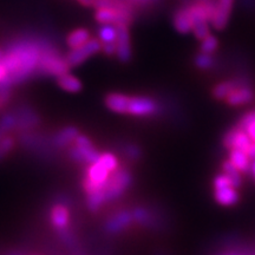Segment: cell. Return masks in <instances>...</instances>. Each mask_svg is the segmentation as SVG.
<instances>
[{
	"instance_id": "obj_5",
	"label": "cell",
	"mask_w": 255,
	"mask_h": 255,
	"mask_svg": "<svg viewBox=\"0 0 255 255\" xmlns=\"http://www.w3.org/2000/svg\"><path fill=\"white\" fill-rule=\"evenodd\" d=\"M126 25H120L117 28V39H116V53L121 62H129L131 58V47H130V36L129 30Z\"/></svg>"
},
{
	"instance_id": "obj_25",
	"label": "cell",
	"mask_w": 255,
	"mask_h": 255,
	"mask_svg": "<svg viewBox=\"0 0 255 255\" xmlns=\"http://www.w3.org/2000/svg\"><path fill=\"white\" fill-rule=\"evenodd\" d=\"M247 154L251 157V159H254L255 158V142L252 141L251 146H250V149H248Z\"/></svg>"
},
{
	"instance_id": "obj_3",
	"label": "cell",
	"mask_w": 255,
	"mask_h": 255,
	"mask_svg": "<svg viewBox=\"0 0 255 255\" xmlns=\"http://www.w3.org/2000/svg\"><path fill=\"white\" fill-rule=\"evenodd\" d=\"M159 111V105L154 98L145 96H129L127 114L135 117H151Z\"/></svg>"
},
{
	"instance_id": "obj_12",
	"label": "cell",
	"mask_w": 255,
	"mask_h": 255,
	"mask_svg": "<svg viewBox=\"0 0 255 255\" xmlns=\"http://www.w3.org/2000/svg\"><path fill=\"white\" fill-rule=\"evenodd\" d=\"M105 105L108 109L116 114H127L129 96L123 94H109L105 97Z\"/></svg>"
},
{
	"instance_id": "obj_13",
	"label": "cell",
	"mask_w": 255,
	"mask_h": 255,
	"mask_svg": "<svg viewBox=\"0 0 255 255\" xmlns=\"http://www.w3.org/2000/svg\"><path fill=\"white\" fill-rule=\"evenodd\" d=\"M174 26L181 33H187L193 28V21H191L189 11L187 8H181L174 15Z\"/></svg>"
},
{
	"instance_id": "obj_27",
	"label": "cell",
	"mask_w": 255,
	"mask_h": 255,
	"mask_svg": "<svg viewBox=\"0 0 255 255\" xmlns=\"http://www.w3.org/2000/svg\"><path fill=\"white\" fill-rule=\"evenodd\" d=\"M227 255H239L238 253H229V254H227Z\"/></svg>"
},
{
	"instance_id": "obj_19",
	"label": "cell",
	"mask_w": 255,
	"mask_h": 255,
	"mask_svg": "<svg viewBox=\"0 0 255 255\" xmlns=\"http://www.w3.org/2000/svg\"><path fill=\"white\" fill-rule=\"evenodd\" d=\"M218 39H216L214 36L208 34V36L202 39V44H201V53L212 55V53H214L216 49H218Z\"/></svg>"
},
{
	"instance_id": "obj_8",
	"label": "cell",
	"mask_w": 255,
	"mask_h": 255,
	"mask_svg": "<svg viewBox=\"0 0 255 255\" xmlns=\"http://www.w3.org/2000/svg\"><path fill=\"white\" fill-rule=\"evenodd\" d=\"M50 220L52 226L58 231H65L66 227L69 225L70 220V214L68 207H65L62 203H58V205H55L51 209L50 214Z\"/></svg>"
},
{
	"instance_id": "obj_10",
	"label": "cell",
	"mask_w": 255,
	"mask_h": 255,
	"mask_svg": "<svg viewBox=\"0 0 255 255\" xmlns=\"http://www.w3.org/2000/svg\"><path fill=\"white\" fill-rule=\"evenodd\" d=\"M214 197L216 202L221 206H234L237 205L240 195H239L237 188L235 187H223L219 189H214Z\"/></svg>"
},
{
	"instance_id": "obj_7",
	"label": "cell",
	"mask_w": 255,
	"mask_h": 255,
	"mask_svg": "<svg viewBox=\"0 0 255 255\" xmlns=\"http://www.w3.org/2000/svg\"><path fill=\"white\" fill-rule=\"evenodd\" d=\"M255 97V94L253 89L251 87H246V85H238L237 88L233 89L229 92V95L226 97V102L227 104L232 105V107H238V105L248 104L253 102Z\"/></svg>"
},
{
	"instance_id": "obj_9",
	"label": "cell",
	"mask_w": 255,
	"mask_h": 255,
	"mask_svg": "<svg viewBox=\"0 0 255 255\" xmlns=\"http://www.w3.org/2000/svg\"><path fill=\"white\" fill-rule=\"evenodd\" d=\"M229 161L241 174H248L251 171L252 159L246 151L241 149H231L229 150Z\"/></svg>"
},
{
	"instance_id": "obj_24",
	"label": "cell",
	"mask_w": 255,
	"mask_h": 255,
	"mask_svg": "<svg viewBox=\"0 0 255 255\" xmlns=\"http://www.w3.org/2000/svg\"><path fill=\"white\" fill-rule=\"evenodd\" d=\"M245 131L248 133V136H250L252 141L255 142V120L246 128V129H245Z\"/></svg>"
},
{
	"instance_id": "obj_23",
	"label": "cell",
	"mask_w": 255,
	"mask_h": 255,
	"mask_svg": "<svg viewBox=\"0 0 255 255\" xmlns=\"http://www.w3.org/2000/svg\"><path fill=\"white\" fill-rule=\"evenodd\" d=\"M116 43H107V44H102V50L104 51L105 55L108 56H113L116 53Z\"/></svg>"
},
{
	"instance_id": "obj_6",
	"label": "cell",
	"mask_w": 255,
	"mask_h": 255,
	"mask_svg": "<svg viewBox=\"0 0 255 255\" xmlns=\"http://www.w3.org/2000/svg\"><path fill=\"white\" fill-rule=\"evenodd\" d=\"M233 2H234V0H218L212 20H210L216 30H222L227 25L229 14L232 12Z\"/></svg>"
},
{
	"instance_id": "obj_17",
	"label": "cell",
	"mask_w": 255,
	"mask_h": 255,
	"mask_svg": "<svg viewBox=\"0 0 255 255\" xmlns=\"http://www.w3.org/2000/svg\"><path fill=\"white\" fill-rule=\"evenodd\" d=\"M98 37L102 44L116 43L117 39V28L115 25L105 24L98 31Z\"/></svg>"
},
{
	"instance_id": "obj_16",
	"label": "cell",
	"mask_w": 255,
	"mask_h": 255,
	"mask_svg": "<svg viewBox=\"0 0 255 255\" xmlns=\"http://www.w3.org/2000/svg\"><path fill=\"white\" fill-rule=\"evenodd\" d=\"M238 87L237 81H226L220 83V84L215 85V88L213 89V96L216 100H226V97L229 95L233 89Z\"/></svg>"
},
{
	"instance_id": "obj_11",
	"label": "cell",
	"mask_w": 255,
	"mask_h": 255,
	"mask_svg": "<svg viewBox=\"0 0 255 255\" xmlns=\"http://www.w3.org/2000/svg\"><path fill=\"white\" fill-rule=\"evenodd\" d=\"M133 221L132 213L130 212H120L117 213L116 215L113 216L109 221L107 223V229L108 232L110 233H120L122 232L124 228L128 227V226L131 225Z\"/></svg>"
},
{
	"instance_id": "obj_1",
	"label": "cell",
	"mask_w": 255,
	"mask_h": 255,
	"mask_svg": "<svg viewBox=\"0 0 255 255\" xmlns=\"http://www.w3.org/2000/svg\"><path fill=\"white\" fill-rule=\"evenodd\" d=\"M132 182V176L129 170L119 167L114 173L110 174L105 183V197L108 201H113L120 197Z\"/></svg>"
},
{
	"instance_id": "obj_21",
	"label": "cell",
	"mask_w": 255,
	"mask_h": 255,
	"mask_svg": "<svg viewBox=\"0 0 255 255\" xmlns=\"http://www.w3.org/2000/svg\"><path fill=\"white\" fill-rule=\"evenodd\" d=\"M213 62H214V60H213L210 55H206V53H201V55L197 56L195 59L197 68L203 69V70H207L208 68H210V66L213 65Z\"/></svg>"
},
{
	"instance_id": "obj_18",
	"label": "cell",
	"mask_w": 255,
	"mask_h": 255,
	"mask_svg": "<svg viewBox=\"0 0 255 255\" xmlns=\"http://www.w3.org/2000/svg\"><path fill=\"white\" fill-rule=\"evenodd\" d=\"M78 135V130L75 129V128H65L62 131L58 132L55 142L58 146H65L68 143L75 141Z\"/></svg>"
},
{
	"instance_id": "obj_2",
	"label": "cell",
	"mask_w": 255,
	"mask_h": 255,
	"mask_svg": "<svg viewBox=\"0 0 255 255\" xmlns=\"http://www.w3.org/2000/svg\"><path fill=\"white\" fill-rule=\"evenodd\" d=\"M75 146L70 151V156L78 162H87V163H94L100 158L101 152L96 149L94 143L87 136L79 135L73 141Z\"/></svg>"
},
{
	"instance_id": "obj_4",
	"label": "cell",
	"mask_w": 255,
	"mask_h": 255,
	"mask_svg": "<svg viewBox=\"0 0 255 255\" xmlns=\"http://www.w3.org/2000/svg\"><path fill=\"white\" fill-rule=\"evenodd\" d=\"M102 50V43L98 39H89L88 43L77 49H73L69 52L68 57H65L66 62H68L70 68L73 66L81 65L84 63L89 57L95 55V53L100 52Z\"/></svg>"
},
{
	"instance_id": "obj_15",
	"label": "cell",
	"mask_w": 255,
	"mask_h": 255,
	"mask_svg": "<svg viewBox=\"0 0 255 255\" xmlns=\"http://www.w3.org/2000/svg\"><path fill=\"white\" fill-rule=\"evenodd\" d=\"M89 39H90V33L84 28H78V30H75L69 34L68 39H66V45L71 50L77 49V47H81L85 43H88Z\"/></svg>"
},
{
	"instance_id": "obj_26",
	"label": "cell",
	"mask_w": 255,
	"mask_h": 255,
	"mask_svg": "<svg viewBox=\"0 0 255 255\" xmlns=\"http://www.w3.org/2000/svg\"><path fill=\"white\" fill-rule=\"evenodd\" d=\"M250 173L253 175L254 180H255V158L252 159V164H251V171Z\"/></svg>"
},
{
	"instance_id": "obj_22",
	"label": "cell",
	"mask_w": 255,
	"mask_h": 255,
	"mask_svg": "<svg viewBox=\"0 0 255 255\" xmlns=\"http://www.w3.org/2000/svg\"><path fill=\"white\" fill-rule=\"evenodd\" d=\"M13 145V141L11 138H2L1 142H0V158L4 157V156L9 151V149Z\"/></svg>"
},
{
	"instance_id": "obj_14",
	"label": "cell",
	"mask_w": 255,
	"mask_h": 255,
	"mask_svg": "<svg viewBox=\"0 0 255 255\" xmlns=\"http://www.w3.org/2000/svg\"><path fill=\"white\" fill-rule=\"evenodd\" d=\"M57 82H58V85L63 89V90L68 92H78L82 90L81 81L68 72L58 76V77H57Z\"/></svg>"
},
{
	"instance_id": "obj_20",
	"label": "cell",
	"mask_w": 255,
	"mask_h": 255,
	"mask_svg": "<svg viewBox=\"0 0 255 255\" xmlns=\"http://www.w3.org/2000/svg\"><path fill=\"white\" fill-rule=\"evenodd\" d=\"M191 31L194 32L197 39H203L209 34V25L208 21H197L193 25Z\"/></svg>"
}]
</instances>
